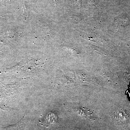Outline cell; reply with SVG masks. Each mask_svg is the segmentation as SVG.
I'll return each mask as SVG.
<instances>
[{"mask_svg": "<svg viewBox=\"0 0 130 130\" xmlns=\"http://www.w3.org/2000/svg\"><path fill=\"white\" fill-rule=\"evenodd\" d=\"M47 123L48 124H52L54 123L57 119V116L54 113H50L46 116Z\"/></svg>", "mask_w": 130, "mask_h": 130, "instance_id": "6da1fadb", "label": "cell"}]
</instances>
